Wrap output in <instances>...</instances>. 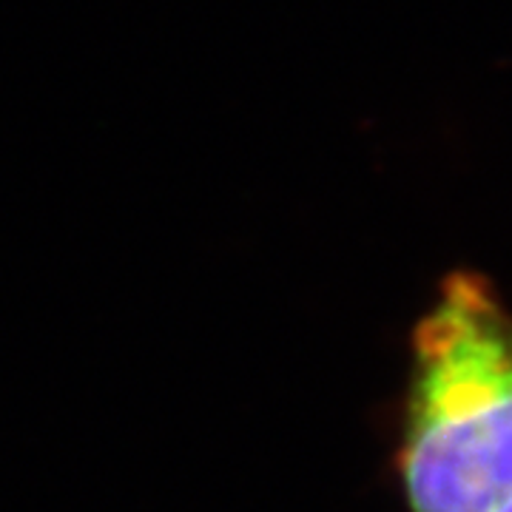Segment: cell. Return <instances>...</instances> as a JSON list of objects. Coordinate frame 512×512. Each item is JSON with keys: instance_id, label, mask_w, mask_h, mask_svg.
<instances>
[{"instance_id": "cell-1", "label": "cell", "mask_w": 512, "mask_h": 512, "mask_svg": "<svg viewBox=\"0 0 512 512\" xmlns=\"http://www.w3.org/2000/svg\"><path fill=\"white\" fill-rule=\"evenodd\" d=\"M396 464L410 512L512 498V316L473 276H456L413 333Z\"/></svg>"}, {"instance_id": "cell-2", "label": "cell", "mask_w": 512, "mask_h": 512, "mask_svg": "<svg viewBox=\"0 0 512 512\" xmlns=\"http://www.w3.org/2000/svg\"><path fill=\"white\" fill-rule=\"evenodd\" d=\"M493 512H512V498H507V501H504L501 507H495Z\"/></svg>"}]
</instances>
